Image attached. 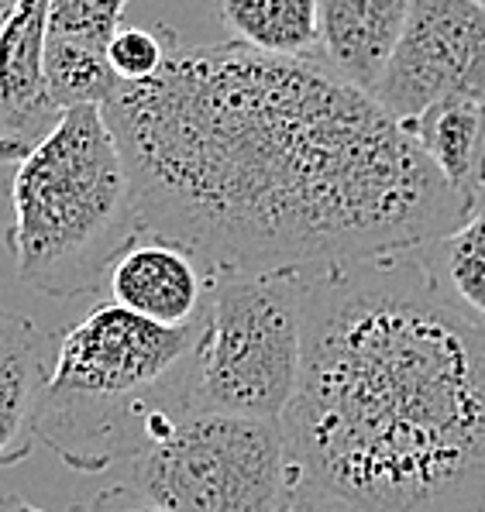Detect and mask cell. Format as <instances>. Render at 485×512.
Segmentation results:
<instances>
[{
    "label": "cell",
    "instance_id": "obj_1",
    "mask_svg": "<svg viewBox=\"0 0 485 512\" xmlns=\"http://www.w3.org/2000/svg\"><path fill=\"white\" fill-rule=\"evenodd\" d=\"M104 114L142 231L210 275L417 251L472 217L403 124L320 59L179 42Z\"/></svg>",
    "mask_w": 485,
    "mask_h": 512
},
{
    "label": "cell",
    "instance_id": "obj_2",
    "mask_svg": "<svg viewBox=\"0 0 485 512\" xmlns=\"http://www.w3.org/2000/svg\"><path fill=\"white\" fill-rule=\"evenodd\" d=\"M286 440L348 512H485V324L420 251L303 272V368Z\"/></svg>",
    "mask_w": 485,
    "mask_h": 512
},
{
    "label": "cell",
    "instance_id": "obj_3",
    "mask_svg": "<svg viewBox=\"0 0 485 512\" xmlns=\"http://www.w3.org/2000/svg\"><path fill=\"white\" fill-rule=\"evenodd\" d=\"M200 324L159 327L117 303L93 306L59 334L35 416L38 444L86 475L142 458L197 409L193 351Z\"/></svg>",
    "mask_w": 485,
    "mask_h": 512
},
{
    "label": "cell",
    "instance_id": "obj_4",
    "mask_svg": "<svg viewBox=\"0 0 485 512\" xmlns=\"http://www.w3.org/2000/svg\"><path fill=\"white\" fill-rule=\"evenodd\" d=\"M7 251L35 293L73 299L107 282V269L142 234L135 183L104 107H73L18 162Z\"/></svg>",
    "mask_w": 485,
    "mask_h": 512
},
{
    "label": "cell",
    "instance_id": "obj_5",
    "mask_svg": "<svg viewBox=\"0 0 485 512\" xmlns=\"http://www.w3.org/2000/svg\"><path fill=\"white\" fill-rule=\"evenodd\" d=\"M300 368L303 275H214L193 351L197 409L283 420L300 385Z\"/></svg>",
    "mask_w": 485,
    "mask_h": 512
},
{
    "label": "cell",
    "instance_id": "obj_6",
    "mask_svg": "<svg viewBox=\"0 0 485 512\" xmlns=\"http://www.w3.org/2000/svg\"><path fill=\"white\" fill-rule=\"evenodd\" d=\"M300 482L283 420L193 409L121 485L162 512H286Z\"/></svg>",
    "mask_w": 485,
    "mask_h": 512
},
{
    "label": "cell",
    "instance_id": "obj_7",
    "mask_svg": "<svg viewBox=\"0 0 485 512\" xmlns=\"http://www.w3.org/2000/svg\"><path fill=\"white\" fill-rule=\"evenodd\" d=\"M375 100L400 124L448 100H485V7L413 0Z\"/></svg>",
    "mask_w": 485,
    "mask_h": 512
},
{
    "label": "cell",
    "instance_id": "obj_8",
    "mask_svg": "<svg viewBox=\"0 0 485 512\" xmlns=\"http://www.w3.org/2000/svg\"><path fill=\"white\" fill-rule=\"evenodd\" d=\"M45 49L49 0H14L0 14V162L18 165L62 121L49 97Z\"/></svg>",
    "mask_w": 485,
    "mask_h": 512
},
{
    "label": "cell",
    "instance_id": "obj_9",
    "mask_svg": "<svg viewBox=\"0 0 485 512\" xmlns=\"http://www.w3.org/2000/svg\"><path fill=\"white\" fill-rule=\"evenodd\" d=\"M214 275L179 241L142 231L107 269L111 303L159 327H193L203 320Z\"/></svg>",
    "mask_w": 485,
    "mask_h": 512
},
{
    "label": "cell",
    "instance_id": "obj_10",
    "mask_svg": "<svg viewBox=\"0 0 485 512\" xmlns=\"http://www.w3.org/2000/svg\"><path fill=\"white\" fill-rule=\"evenodd\" d=\"M56 344L45 327L0 306V468L35 451V416L49 389Z\"/></svg>",
    "mask_w": 485,
    "mask_h": 512
},
{
    "label": "cell",
    "instance_id": "obj_11",
    "mask_svg": "<svg viewBox=\"0 0 485 512\" xmlns=\"http://www.w3.org/2000/svg\"><path fill=\"white\" fill-rule=\"evenodd\" d=\"M413 0H320V62L375 97Z\"/></svg>",
    "mask_w": 485,
    "mask_h": 512
},
{
    "label": "cell",
    "instance_id": "obj_12",
    "mask_svg": "<svg viewBox=\"0 0 485 512\" xmlns=\"http://www.w3.org/2000/svg\"><path fill=\"white\" fill-rule=\"evenodd\" d=\"M403 128L475 214L485 203V100H448Z\"/></svg>",
    "mask_w": 485,
    "mask_h": 512
},
{
    "label": "cell",
    "instance_id": "obj_13",
    "mask_svg": "<svg viewBox=\"0 0 485 512\" xmlns=\"http://www.w3.org/2000/svg\"><path fill=\"white\" fill-rule=\"evenodd\" d=\"M231 42L276 59H317L320 0H221Z\"/></svg>",
    "mask_w": 485,
    "mask_h": 512
},
{
    "label": "cell",
    "instance_id": "obj_14",
    "mask_svg": "<svg viewBox=\"0 0 485 512\" xmlns=\"http://www.w3.org/2000/svg\"><path fill=\"white\" fill-rule=\"evenodd\" d=\"M430 279L458 310L485 324V203L451 234L417 248Z\"/></svg>",
    "mask_w": 485,
    "mask_h": 512
},
{
    "label": "cell",
    "instance_id": "obj_15",
    "mask_svg": "<svg viewBox=\"0 0 485 512\" xmlns=\"http://www.w3.org/2000/svg\"><path fill=\"white\" fill-rule=\"evenodd\" d=\"M45 76H49V97L62 114L73 107H107L124 83L114 76L104 49L69 42V38H52L45 49Z\"/></svg>",
    "mask_w": 485,
    "mask_h": 512
},
{
    "label": "cell",
    "instance_id": "obj_16",
    "mask_svg": "<svg viewBox=\"0 0 485 512\" xmlns=\"http://www.w3.org/2000/svg\"><path fill=\"white\" fill-rule=\"evenodd\" d=\"M179 45V35L166 25L142 28V25H121V31L107 45V62L114 76L124 86L148 83L162 73L169 52Z\"/></svg>",
    "mask_w": 485,
    "mask_h": 512
},
{
    "label": "cell",
    "instance_id": "obj_17",
    "mask_svg": "<svg viewBox=\"0 0 485 512\" xmlns=\"http://www.w3.org/2000/svg\"><path fill=\"white\" fill-rule=\"evenodd\" d=\"M128 4L131 0H49V35L107 52Z\"/></svg>",
    "mask_w": 485,
    "mask_h": 512
},
{
    "label": "cell",
    "instance_id": "obj_18",
    "mask_svg": "<svg viewBox=\"0 0 485 512\" xmlns=\"http://www.w3.org/2000/svg\"><path fill=\"white\" fill-rule=\"evenodd\" d=\"M83 512H162V509L135 499L124 485H114V488H107L97 502H90V509H83Z\"/></svg>",
    "mask_w": 485,
    "mask_h": 512
},
{
    "label": "cell",
    "instance_id": "obj_19",
    "mask_svg": "<svg viewBox=\"0 0 485 512\" xmlns=\"http://www.w3.org/2000/svg\"><path fill=\"white\" fill-rule=\"evenodd\" d=\"M286 512H348V509L338 506L334 499H327V495L317 492V488L300 482V488H296V495H293V502L286 506Z\"/></svg>",
    "mask_w": 485,
    "mask_h": 512
},
{
    "label": "cell",
    "instance_id": "obj_20",
    "mask_svg": "<svg viewBox=\"0 0 485 512\" xmlns=\"http://www.w3.org/2000/svg\"><path fill=\"white\" fill-rule=\"evenodd\" d=\"M0 512H45V509L31 506L25 495H18V492H4L0 495Z\"/></svg>",
    "mask_w": 485,
    "mask_h": 512
},
{
    "label": "cell",
    "instance_id": "obj_21",
    "mask_svg": "<svg viewBox=\"0 0 485 512\" xmlns=\"http://www.w3.org/2000/svg\"><path fill=\"white\" fill-rule=\"evenodd\" d=\"M14 4V0H0V14H4L7 11V7H11Z\"/></svg>",
    "mask_w": 485,
    "mask_h": 512
},
{
    "label": "cell",
    "instance_id": "obj_22",
    "mask_svg": "<svg viewBox=\"0 0 485 512\" xmlns=\"http://www.w3.org/2000/svg\"><path fill=\"white\" fill-rule=\"evenodd\" d=\"M475 4H482V7H485V0H475Z\"/></svg>",
    "mask_w": 485,
    "mask_h": 512
}]
</instances>
